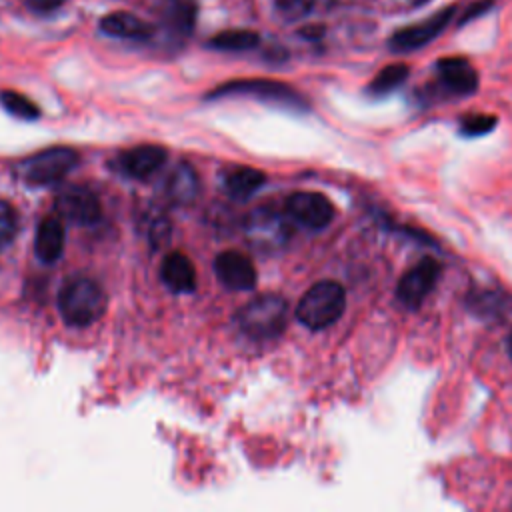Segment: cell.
<instances>
[{
    "mask_svg": "<svg viewBox=\"0 0 512 512\" xmlns=\"http://www.w3.org/2000/svg\"><path fill=\"white\" fill-rule=\"evenodd\" d=\"M58 308L62 318L70 326L94 324L106 308V296L102 288L90 278H74L64 284L58 296Z\"/></svg>",
    "mask_w": 512,
    "mask_h": 512,
    "instance_id": "1",
    "label": "cell"
},
{
    "mask_svg": "<svg viewBox=\"0 0 512 512\" xmlns=\"http://www.w3.org/2000/svg\"><path fill=\"white\" fill-rule=\"evenodd\" d=\"M346 308V292L334 280L316 282L300 298L296 306V318L310 330H322L334 324Z\"/></svg>",
    "mask_w": 512,
    "mask_h": 512,
    "instance_id": "2",
    "label": "cell"
},
{
    "mask_svg": "<svg viewBox=\"0 0 512 512\" xmlns=\"http://www.w3.org/2000/svg\"><path fill=\"white\" fill-rule=\"evenodd\" d=\"M240 330L256 340L276 338L288 322V304L278 294H262L250 300L236 316Z\"/></svg>",
    "mask_w": 512,
    "mask_h": 512,
    "instance_id": "3",
    "label": "cell"
},
{
    "mask_svg": "<svg viewBox=\"0 0 512 512\" xmlns=\"http://www.w3.org/2000/svg\"><path fill=\"white\" fill-rule=\"evenodd\" d=\"M222 96H252L262 102H272L292 110H306V98L296 92L292 86L276 80H236L228 82L210 92L208 98H222Z\"/></svg>",
    "mask_w": 512,
    "mask_h": 512,
    "instance_id": "4",
    "label": "cell"
},
{
    "mask_svg": "<svg viewBox=\"0 0 512 512\" xmlns=\"http://www.w3.org/2000/svg\"><path fill=\"white\" fill-rule=\"evenodd\" d=\"M244 232L248 242L260 252H278L290 240V224L286 216L264 206H258L248 214Z\"/></svg>",
    "mask_w": 512,
    "mask_h": 512,
    "instance_id": "5",
    "label": "cell"
},
{
    "mask_svg": "<svg viewBox=\"0 0 512 512\" xmlns=\"http://www.w3.org/2000/svg\"><path fill=\"white\" fill-rule=\"evenodd\" d=\"M78 154L70 148H48L42 150L22 164V178L34 186H50L60 182L74 166Z\"/></svg>",
    "mask_w": 512,
    "mask_h": 512,
    "instance_id": "6",
    "label": "cell"
},
{
    "mask_svg": "<svg viewBox=\"0 0 512 512\" xmlns=\"http://www.w3.org/2000/svg\"><path fill=\"white\" fill-rule=\"evenodd\" d=\"M454 16H456V6H446L416 24L396 30L390 36L388 46L392 52H398V54L420 50L426 44H430L434 38H438L448 28V24L454 20Z\"/></svg>",
    "mask_w": 512,
    "mask_h": 512,
    "instance_id": "7",
    "label": "cell"
},
{
    "mask_svg": "<svg viewBox=\"0 0 512 512\" xmlns=\"http://www.w3.org/2000/svg\"><path fill=\"white\" fill-rule=\"evenodd\" d=\"M442 272V264L434 258H422L414 268H410L396 286V298L408 306L418 308L424 298L434 290Z\"/></svg>",
    "mask_w": 512,
    "mask_h": 512,
    "instance_id": "8",
    "label": "cell"
},
{
    "mask_svg": "<svg viewBox=\"0 0 512 512\" xmlns=\"http://www.w3.org/2000/svg\"><path fill=\"white\" fill-rule=\"evenodd\" d=\"M436 88L446 96H468L478 88V74L462 56L440 58L436 62Z\"/></svg>",
    "mask_w": 512,
    "mask_h": 512,
    "instance_id": "9",
    "label": "cell"
},
{
    "mask_svg": "<svg viewBox=\"0 0 512 512\" xmlns=\"http://www.w3.org/2000/svg\"><path fill=\"white\" fill-rule=\"evenodd\" d=\"M56 212L80 226L96 224L102 216V206L98 196L86 186H68L56 196Z\"/></svg>",
    "mask_w": 512,
    "mask_h": 512,
    "instance_id": "10",
    "label": "cell"
},
{
    "mask_svg": "<svg viewBox=\"0 0 512 512\" xmlns=\"http://www.w3.org/2000/svg\"><path fill=\"white\" fill-rule=\"evenodd\" d=\"M286 212L292 220L310 230H322L334 218L332 202L320 192H294L286 200Z\"/></svg>",
    "mask_w": 512,
    "mask_h": 512,
    "instance_id": "11",
    "label": "cell"
},
{
    "mask_svg": "<svg viewBox=\"0 0 512 512\" xmlns=\"http://www.w3.org/2000/svg\"><path fill=\"white\" fill-rule=\"evenodd\" d=\"M214 272L230 290H250L256 284V268L252 260L236 250L220 252L214 260Z\"/></svg>",
    "mask_w": 512,
    "mask_h": 512,
    "instance_id": "12",
    "label": "cell"
},
{
    "mask_svg": "<svg viewBox=\"0 0 512 512\" xmlns=\"http://www.w3.org/2000/svg\"><path fill=\"white\" fill-rule=\"evenodd\" d=\"M166 156L168 154L162 146L144 144V146H136V148L122 152L116 158V164H118V170L124 172L126 176L142 180V178L156 174L164 166Z\"/></svg>",
    "mask_w": 512,
    "mask_h": 512,
    "instance_id": "13",
    "label": "cell"
},
{
    "mask_svg": "<svg viewBox=\"0 0 512 512\" xmlns=\"http://www.w3.org/2000/svg\"><path fill=\"white\" fill-rule=\"evenodd\" d=\"M196 12L198 8L194 0H164L160 16L168 36L174 40L186 38L194 30Z\"/></svg>",
    "mask_w": 512,
    "mask_h": 512,
    "instance_id": "14",
    "label": "cell"
},
{
    "mask_svg": "<svg viewBox=\"0 0 512 512\" xmlns=\"http://www.w3.org/2000/svg\"><path fill=\"white\" fill-rule=\"evenodd\" d=\"M100 30L114 38L128 40H148L154 28L132 12H110L100 20Z\"/></svg>",
    "mask_w": 512,
    "mask_h": 512,
    "instance_id": "15",
    "label": "cell"
},
{
    "mask_svg": "<svg viewBox=\"0 0 512 512\" xmlns=\"http://www.w3.org/2000/svg\"><path fill=\"white\" fill-rule=\"evenodd\" d=\"M160 276L172 292H192L196 288L194 264L182 252H172L164 258Z\"/></svg>",
    "mask_w": 512,
    "mask_h": 512,
    "instance_id": "16",
    "label": "cell"
},
{
    "mask_svg": "<svg viewBox=\"0 0 512 512\" xmlns=\"http://www.w3.org/2000/svg\"><path fill=\"white\" fill-rule=\"evenodd\" d=\"M34 250H36V256L46 262V264H52L56 262L60 256H62V250H64V226L58 218H44L40 224H38V230H36V240H34Z\"/></svg>",
    "mask_w": 512,
    "mask_h": 512,
    "instance_id": "17",
    "label": "cell"
},
{
    "mask_svg": "<svg viewBox=\"0 0 512 512\" xmlns=\"http://www.w3.org/2000/svg\"><path fill=\"white\" fill-rule=\"evenodd\" d=\"M264 180H266L264 172L248 166H238L226 174L224 186L232 198L248 200L264 184Z\"/></svg>",
    "mask_w": 512,
    "mask_h": 512,
    "instance_id": "18",
    "label": "cell"
},
{
    "mask_svg": "<svg viewBox=\"0 0 512 512\" xmlns=\"http://www.w3.org/2000/svg\"><path fill=\"white\" fill-rule=\"evenodd\" d=\"M196 190H198V178L188 164H180L166 182V194L178 204L190 202L196 196Z\"/></svg>",
    "mask_w": 512,
    "mask_h": 512,
    "instance_id": "19",
    "label": "cell"
},
{
    "mask_svg": "<svg viewBox=\"0 0 512 512\" xmlns=\"http://www.w3.org/2000/svg\"><path fill=\"white\" fill-rule=\"evenodd\" d=\"M410 74V68L402 62H394L384 66L368 84V94L372 96H388L396 88H400Z\"/></svg>",
    "mask_w": 512,
    "mask_h": 512,
    "instance_id": "20",
    "label": "cell"
},
{
    "mask_svg": "<svg viewBox=\"0 0 512 512\" xmlns=\"http://www.w3.org/2000/svg\"><path fill=\"white\" fill-rule=\"evenodd\" d=\"M260 36L252 30H224L208 40L210 48L226 50V52H242L258 46Z\"/></svg>",
    "mask_w": 512,
    "mask_h": 512,
    "instance_id": "21",
    "label": "cell"
},
{
    "mask_svg": "<svg viewBox=\"0 0 512 512\" xmlns=\"http://www.w3.org/2000/svg\"><path fill=\"white\" fill-rule=\"evenodd\" d=\"M0 104L4 106L6 112H10L12 116L22 118V120H36L40 116L38 106L30 98H26L14 90H2Z\"/></svg>",
    "mask_w": 512,
    "mask_h": 512,
    "instance_id": "22",
    "label": "cell"
},
{
    "mask_svg": "<svg viewBox=\"0 0 512 512\" xmlns=\"http://www.w3.org/2000/svg\"><path fill=\"white\" fill-rule=\"evenodd\" d=\"M496 122L498 120L490 114H470L462 118L460 132L464 136H482V134H488L496 126Z\"/></svg>",
    "mask_w": 512,
    "mask_h": 512,
    "instance_id": "23",
    "label": "cell"
},
{
    "mask_svg": "<svg viewBox=\"0 0 512 512\" xmlns=\"http://www.w3.org/2000/svg\"><path fill=\"white\" fill-rule=\"evenodd\" d=\"M316 0H276V10L286 20H300L308 16Z\"/></svg>",
    "mask_w": 512,
    "mask_h": 512,
    "instance_id": "24",
    "label": "cell"
},
{
    "mask_svg": "<svg viewBox=\"0 0 512 512\" xmlns=\"http://www.w3.org/2000/svg\"><path fill=\"white\" fill-rule=\"evenodd\" d=\"M16 230H18V216L14 208L8 202L0 200V246L8 244L14 238Z\"/></svg>",
    "mask_w": 512,
    "mask_h": 512,
    "instance_id": "25",
    "label": "cell"
},
{
    "mask_svg": "<svg viewBox=\"0 0 512 512\" xmlns=\"http://www.w3.org/2000/svg\"><path fill=\"white\" fill-rule=\"evenodd\" d=\"M492 6H494V0H476V2L468 4V6L464 8L462 16L458 18V24L462 26V24H468V22H472V20H476V18H480V16H484V14H488V12L492 10Z\"/></svg>",
    "mask_w": 512,
    "mask_h": 512,
    "instance_id": "26",
    "label": "cell"
},
{
    "mask_svg": "<svg viewBox=\"0 0 512 512\" xmlns=\"http://www.w3.org/2000/svg\"><path fill=\"white\" fill-rule=\"evenodd\" d=\"M24 2L32 12H38V14H50L64 4V0H24Z\"/></svg>",
    "mask_w": 512,
    "mask_h": 512,
    "instance_id": "27",
    "label": "cell"
},
{
    "mask_svg": "<svg viewBox=\"0 0 512 512\" xmlns=\"http://www.w3.org/2000/svg\"><path fill=\"white\" fill-rule=\"evenodd\" d=\"M322 32H324L322 26H308V28H304L300 34L306 36V38H320Z\"/></svg>",
    "mask_w": 512,
    "mask_h": 512,
    "instance_id": "28",
    "label": "cell"
},
{
    "mask_svg": "<svg viewBox=\"0 0 512 512\" xmlns=\"http://www.w3.org/2000/svg\"><path fill=\"white\" fill-rule=\"evenodd\" d=\"M408 6H412V8H418V6H424V4H428L430 0H404Z\"/></svg>",
    "mask_w": 512,
    "mask_h": 512,
    "instance_id": "29",
    "label": "cell"
},
{
    "mask_svg": "<svg viewBox=\"0 0 512 512\" xmlns=\"http://www.w3.org/2000/svg\"><path fill=\"white\" fill-rule=\"evenodd\" d=\"M508 352L512 356V330H510V336H508Z\"/></svg>",
    "mask_w": 512,
    "mask_h": 512,
    "instance_id": "30",
    "label": "cell"
}]
</instances>
